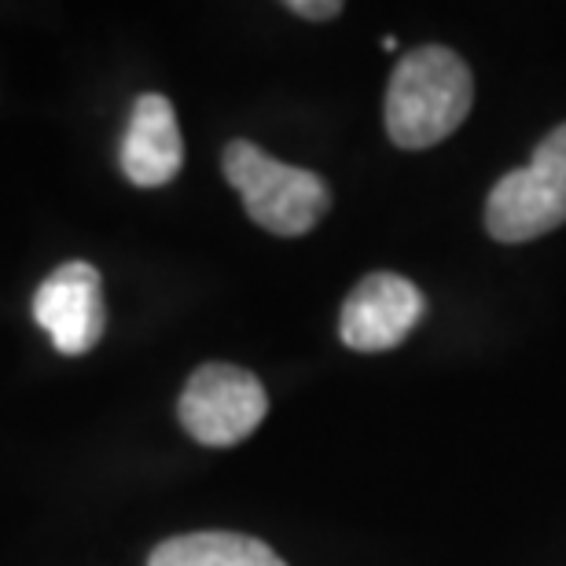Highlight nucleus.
Wrapping results in <instances>:
<instances>
[{
	"label": "nucleus",
	"mask_w": 566,
	"mask_h": 566,
	"mask_svg": "<svg viewBox=\"0 0 566 566\" xmlns=\"http://www.w3.org/2000/svg\"><path fill=\"white\" fill-rule=\"evenodd\" d=\"M287 11H294V15H302L310 22H327V19L343 15V0H291Z\"/></svg>",
	"instance_id": "1a4fd4ad"
},
{
	"label": "nucleus",
	"mask_w": 566,
	"mask_h": 566,
	"mask_svg": "<svg viewBox=\"0 0 566 566\" xmlns=\"http://www.w3.org/2000/svg\"><path fill=\"white\" fill-rule=\"evenodd\" d=\"M122 174L137 188H163L185 166V140L174 104L158 93H144L133 104L126 140H122Z\"/></svg>",
	"instance_id": "0eeeda50"
},
{
	"label": "nucleus",
	"mask_w": 566,
	"mask_h": 566,
	"mask_svg": "<svg viewBox=\"0 0 566 566\" xmlns=\"http://www.w3.org/2000/svg\"><path fill=\"white\" fill-rule=\"evenodd\" d=\"M566 221V126L537 144L523 169H512L485 199V229L501 243H530Z\"/></svg>",
	"instance_id": "7ed1b4c3"
},
{
	"label": "nucleus",
	"mask_w": 566,
	"mask_h": 566,
	"mask_svg": "<svg viewBox=\"0 0 566 566\" xmlns=\"http://www.w3.org/2000/svg\"><path fill=\"white\" fill-rule=\"evenodd\" d=\"M221 166L251 221L273 235H305L332 207V191L321 174L280 163L251 140H232Z\"/></svg>",
	"instance_id": "f03ea898"
},
{
	"label": "nucleus",
	"mask_w": 566,
	"mask_h": 566,
	"mask_svg": "<svg viewBox=\"0 0 566 566\" xmlns=\"http://www.w3.org/2000/svg\"><path fill=\"white\" fill-rule=\"evenodd\" d=\"M147 566H287L265 541L247 534H224V530H207V534H185L163 541Z\"/></svg>",
	"instance_id": "6e6552de"
},
{
	"label": "nucleus",
	"mask_w": 566,
	"mask_h": 566,
	"mask_svg": "<svg viewBox=\"0 0 566 566\" xmlns=\"http://www.w3.org/2000/svg\"><path fill=\"white\" fill-rule=\"evenodd\" d=\"M33 321L49 332L52 346L66 357H82L104 338L107 305L99 269L88 262H66L33 294Z\"/></svg>",
	"instance_id": "423d86ee"
},
{
	"label": "nucleus",
	"mask_w": 566,
	"mask_h": 566,
	"mask_svg": "<svg viewBox=\"0 0 566 566\" xmlns=\"http://www.w3.org/2000/svg\"><path fill=\"white\" fill-rule=\"evenodd\" d=\"M177 416L199 446L229 449L262 427L269 416V394L254 371L235 365H202L180 394Z\"/></svg>",
	"instance_id": "20e7f679"
},
{
	"label": "nucleus",
	"mask_w": 566,
	"mask_h": 566,
	"mask_svg": "<svg viewBox=\"0 0 566 566\" xmlns=\"http://www.w3.org/2000/svg\"><path fill=\"white\" fill-rule=\"evenodd\" d=\"M471 104L474 77L468 63L446 44H420L394 66L382 118L394 144L420 151L452 137L471 115Z\"/></svg>",
	"instance_id": "f257e3e1"
},
{
	"label": "nucleus",
	"mask_w": 566,
	"mask_h": 566,
	"mask_svg": "<svg viewBox=\"0 0 566 566\" xmlns=\"http://www.w3.org/2000/svg\"><path fill=\"white\" fill-rule=\"evenodd\" d=\"M427 298L412 280L398 273H371L346 294L338 335L357 354H382L401 346L423 321Z\"/></svg>",
	"instance_id": "39448f33"
}]
</instances>
